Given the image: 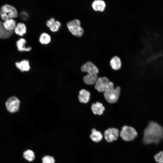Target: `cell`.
Here are the masks:
<instances>
[{
	"label": "cell",
	"mask_w": 163,
	"mask_h": 163,
	"mask_svg": "<svg viewBox=\"0 0 163 163\" xmlns=\"http://www.w3.org/2000/svg\"><path fill=\"white\" fill-rule=\"evenodd\" d=\"M109 63L112 69L115 70H119L122 66L121 58L117 55H114L112 56L110 60Z\"/></svg>",
	"instance_id": "obj_11"
},
{
	"label": "cell",
	"mask_w": 163,
	"mask_h": 163,
	"mask_svg": "<svg viewBox=\"0 0 163 163\" xmlns=\"http://www.w3.org/2000/svg\"><path fill=\"white\" fill-rule=\"evenodd\" d=\"M107 7L105 1L104 0H94L91 3V7L93 11L95 12H103Z\"/></svg>",
	"instance_id": "obj_8"
},
{
	"label": "cell",
	"mask_w": 163,
	"mask_h": 163,
	"mask_svg": "<svg viewBox=\"0 0 163 163\" xmlns=\"http://www.w3.org/2000/svg\"><path fill=\"white\" fill-rule=\"evenodd\" d=\"M27 43L26 40L23 38L19 39L17 41L16 45L18 50L20 51L29 52L32 49L31 46L26 47L25 44Z\"/></svg>",
	"instance_id": "obj_13"
},
{
	"label": "cell",
	"mask_w": 163,
	"mask_h": 163,
	"mask_svg": "<svg viewBox=\"0 0 163 163\" xmlns=\"http://www.w3.org/2000/svg\"><path fill=\"white\" fill-rule=\"evenodd\" d=\"M81 69L83 72L88 74H96L99 72V69L92 62L88 61L85 63L81 67Z\"/></svg>",
	"instance_id": "obj_9"
},
{
	"label": "cell",
	"mask_w": 163,
	"mask_h": 163,
	"mask_svg": "<svg viewBox=\"0 0 163 163\" xmlns=\"http://www.w3.org/2000/svg\"><path fill=\"white\" fill-rule=\"evenodd\" d=\"M16 34L20 36H22L27 32V27L23 23H20L17 24L14 29Z\"/></svg>",
	"instance_id": "obj_20"
},
{
	"label": "cell",
	"mask_w": 163,
	"mask_h": 163,
	"mask_svg": "<svg viewBox=\"0 0 163 163\" xmlns=\"http://www.w3.org/2000/svg\"><path fill=\"white\" fill-rule=\"evenodd\" d=\"M20 101L16 97L12 96L9 97L6 102V109L10 112L14 113L19 109Z\"/></svg>",
	"instance_id": "obj_6"
},
{
	"label": "cell",
	"mask_w": 163,
	"mask_h": 163,
	"mask_svg": "<svg viewBox=\"0 0 163 163\" xmlns=\"http://www.w3.org/2000/svg\"><path fill=\"white\" fill-rule=\"evenodd\" d=\"M16 67L22 72H27L30 68L29 61L27 59H24L19 62L15 63Z\"/></svg>",
	"instance_id": "obj_14"
},
{
	"label": "cell",
	"mask_w": 163,
	"mask_h": 163,
	"mask_svg": "<svg viewBox=\"0 0 163 163\" xmlns=\"http://www.w3.org/2000/svg\"><path fill=\"white\" fill-rule=\"evenodd\" d=\"M4 27L7 30L13 31L16 26V23L13 19H9L3 22Z\"/></svg>",
	"instance_id": "obj_21"
},
{
	"label": "cell",
	"mask_w": 163,
	"mask_h": 163,
	"mask_svg": "<svg viewBox=\"0 0 163 163\" xmlns=\"http://www.w3.org/2000/svg\"><path fill=\"white\" fill-rule=\"evenodd\" d=\"M110 82L106 77H99L95 84V88L99 92H104L107 88Z\"/></svg>",
	"instance_id": "obj_7"
},
{
	"label": "cell",
	"mask_w": 163,
	"mask_h": 163,
	"mask_svg": "<svg viewBox=\"0 0 163 163\" xmlns=\"http://www.w3.org/2000/svg\"><path fill=\"white\" fill-rule=\"evenodd\" d=\"M120 90L119 87L114 88L113 83L110 82L107 88L104 92L105 99L109 103L116 102L118 99Z\"/></svg>",
	"instance_id": "obj_3"
},
{
	"label": "cell",
	"mask_w": 163,
	"mask_h": 163,
	"mask_svg": "<svg viewBox=\"0 0 163 163\" xmlns=\"http://www.w3.org/2000/svg\"><path fill=\"white\" fill-rule=\"evenodd\" d=\"M66 26L69 31L74 37L80 38L85 34V29L82 26L81 21L78 18L68 21L66 23Z\"/></svg>",
	"instance_id": "obj_2"
},
{
	"label": "cell",
	"mask_w": 163,
	"mask_h": 163,
	"mask_svg": "<svg viewBox=\"0 0 163 163\" xmlns=\"http://www.w3.org/2000/svg\"><path fill=\"white\" fill-rule=\"evenodd\" d=\"M105 108L102 104L99 102L93 104L91 106V110L95 114L101 115L102 114Z\"/></svg>",
	"instance_id": "obj_16"
},
{
	"label": "cell",
	"mask_w": 163,
	"mask_h": 163,
	"mask_svg": "<svg viewBox=\"0 0 163 163\" xmlns=\"http://www.w3.org/2000/svg\"><path fill=\"white\" fill-rule=\"evenodd\" d=\"M0 15L4 21L17 17L18 12L16 9L13 6L7 4L3 5L0 10Z\"/></svg>",
	"instance_id": "obj_4"
},
{
	"label": "cell",
	"mask_w": 163,
	"mask_h": 163,
	"mask_svg": "<svg viewBox=\"0 0 163 163\" xmlns=\"http://www.w3.org/2000/svg\"><path fill=\"white\" fill-rule=\"evenodd\" d=\"M163 138V129L158 124L150 122L144 132L143 142L145 144L158 143Z\"/></svg>",
	"instance_id": "obj_1"
},
{
	"label": "cell",
	"mask_w": 163,
	"mask_h": 163,
	"mask_svg": "<svg viewBox=\"0 0 163 163\" xmlns=\"http://www.w3.org/2000/svg\"><path fill=\"white\" fill-rule=\"evenodd\" d=\"M56 19L54 17H51L47 20L46 22V26L49 28L55 23Z\"/></svg>",
	"instance_id": "obj_26"
},
{
	"label": "cell",
	"mask_w": 163,
	"mask_h": 163,
	"mask_svg": "<svg viewBox=\"0 0 163 163\" xmlns=\"http://www.w3.org/2000/svg\"><path fill=\"white\" fill-rule=\"evenodd\" d=\"M120 135L123 140L129 141L133 140L137 136V133L133 128L125 126L122 128Z\"/></svg>",
	"instance_id": "obj_5"
},
{
	"label": "cell",
	"mask_w": 163,
	"mask_h": 163,
	"mask_svg": "<svg viewBox=\"0 0 163 163\" xmlns=\"http://www.w3.org/2000/svg\"><path fill=\"white\" fill-rule=\"evenodd\" d=\"M104 138L108 142H111L116 140L119 135V130L115 128H109L104 133Z\"/></svg>",
	"instance_id": "obj_10"
},
{
	"label": "cell",
	"mask_w": 163,
	"mask_h": 163,
	"mask_svg": "<svg viewBox=\"0 0 163 163\" xmlns=\"http://www.w3.org/2000/svg\"><path fill=\"white\" fill-rule=\"evenodd\" d=\"M21 17L24 20H26L28 18V14L26 12H23L21 14Z\"/></svg>",
	"instance_id": "obj_27"
},
{
	"label": "cell",
	"mask_w": 163,
	"mask_h": 163,
	"mask_svg": "<svg viewBox=\"0 0 163 163\" xmlns=\"http://www.w3.org/2000/svg\"><path fill=\"white\" fill-rule=\"evenodd\" d=\"M43 163H55V160L52 156L46 155L44 156L42 159Z\"/></svg>",
	"instance_id": "obj_25"
},
{
	"label": "cell",
	"mask_w": 163,
	"mask_h": 163,
	"mask_svg": "<svg viewBox=\"0 0 163 163\" xmlns=\"http://www.w3.org/2000/svg\"><path fill=\"white\" fill-rule=\"evenodd\" d=\"M62 25L61 22L56 20L53 24L49 28L50 30L53 33H56L60 30Z\"/></svg>",
	"instance_id": "obj_23"
},
{
	"label": "cell",
	"mask_w": 163,
	"mask_h": 163,
	"mask_svg": "<svg viewBox=\"0 0 163 163\" xmlns=\"http://www.w3.org/2000/svg\"><path fill=\"white\" fill-rule=\"evenodd\" d=\"M91 133L90 135V138L94 142H97L101 141L103 138V135L99 131L95 129H92Z\"/></svg>",
	"instance_id": "obj_19"
},
{
	"label": "cell",
	"mask_w": 163,
	"mask_h": 163,
	"mask_svg": "<svg viewBox=\"0 0 163 163\" xmlns=\"http://www.w3.org/2000/svg\"><path fill=\"white\" fill-rule=\"evenodd\" d=\"M23 157L26 160L30 161H33L35 158L34 152L30 150L25 151L23 153Z\"/></svg>",
	"instance_id": "obj_22"
},
{
	"label": "cell",
	"mask_w": 163,
	"mask_h": 163,
	"mask_svg": "<svg viewBox=\"0 0 163 163\" xmlns=\"http://www.w3.org/2000/svg\"><path fill=\"white\" fill-rule=\"evenodd\" d=\"M155 161L158 163H163V151H161L154 156Z\"/></svg>",
	"instance_id": "obj_24"
},
{
	"label": "cell",
	"mask_w": 163,
	"mask_h": 163,
	"mask_svg": "<svg viewBox=\"0 0 163 163\" xmlns=\"http://www.w3.org/2000/svg\"><path fill=\"white\" fill-rule=\"evenodd\" d=\"M13 33V31H9L6 30L4 26L3 22L0 21V38H8Z\"/></svg>",
	"instance_id": "obj_18"
},
{
	"label": "cell",
	"mask_w": 163,
	"mask_h": 163,
	"mask_svg": "<svg viewBox=\"0 0 163 163\" xmlns=\"http://www.w3.org/2000/svg\"><path fill=\"white\" fill-rule=\"evenodd\" d=\"M90 92L85 89L81 90L79 92L78 99L79 101L82 103H86L90 99Z\"/></svg>",
	"instance_id": "obj_15"
},
{
	"label": "cell",
	"mask_w": 163,
	"mask_h": 163,
	"mask_svg": "<svg viewBox=\"0 0 163 163\" xmlns=\"http://www.w3.org/2000/svg\"><path fill=\"white\" fill-rule=\"evenodd\" d=\"M52 37L48 33L43 32L40 35L38 41L39 43L43 45H47L50 44L52 41Z\"/></svg>",
	"instance_id": "obj_12"
},
{
	"label": "cell",
	"mask_w": 163,
	"mask_h": 163,
	"mask_svg": "<svg viewBox=\"0 0 163 163\" xmlns=\"http://www.w3.org/2000/svg\"><path fill=\"white\" fill-rule=\"evenodd\" d=\"M97 79V74H88L83 78L84 82L88 85L95 84Z\"/></svg>",
	"instance_id": "obj_17"
}]
</instances>
